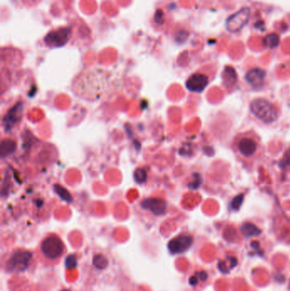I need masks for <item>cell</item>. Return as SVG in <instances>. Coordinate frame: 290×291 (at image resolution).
<instances>
[{
  "instance_id": "4fadbf2b",
  "label": "cell",
  "mask_w": 290,
  "mask_h": 291,
  "mask_svg": "<svg viewBox=\"0 0 290 291\" xmlns=\"http://www.w3.org/2000/svg\"><path fill=\"white\" fill-rule=\"evenodd\" d=\"M15 142L11 140H5L1 144V156L2 158H5L6 156L10 155L14 153L15 150Z\"/></svg>"
},
{
  "instance_id": "8992f818",
  "label": "cell",
  "mask_w": 290,
  "mask_h": 291,
  "mask_svg": "<svg viewBox=\"0 0 290 291\" xmlns=\"http://www.w3.org/2000/svg\"><path fill=\"white\" fill-rule=\"evenodd\" d=\"M250 15V10L248 8H243L242 10L233 14L226 22V28L230 32L240 31L247 23Z\"/></svg>"
},
{
  "instance_id": "5bb4252c",
  "label": "cell",
  "mask_w": 290,
  "mask_h": 291,
  "mask_svg": "<svg viewBox=\"0 0 290 291\" xmlns=\"http://www.w3.org/2000/svg\"><path fill=\"white\" fill-rule=\"evenodd\" d=\"M54 188H55V192L58 193L60 197H62V199H64L65 201H68V202L72 201V197H71V195L68 193L67 189H65L64 188L58 185L55 186Z\"/></svg>"
},
{
  "instance_id": "7c38bea8",
  "label": "cell",
  "mask_w": 290,
  "mask_h": 291,
  "mask_svg": "<svg viewBox=\"0 0 290 291\" xmlns=\"http://www.w3.org/2000/svg\"><path fill=\"white\" fill-rule=\"evenodd\" d=\"M264 77H265V72H263L262 70L254 69L248 72L246 79L252 85H259L262 83Z\"/></svg>"
},
{
  "instance_id": "5b68a950",
  "label": "cell",
  "mask_w": 290,
  "mask_h": 291,
  "mask_svg": "<svg viewBox=\"0 0 290 291\" xmlns=\"http://www.w3.org/2000/svg\"><path fill=\"white\" fill-rule=\"evenodd\" d=\"M32 254L27 250H17L13 253L6 262L8 271H23L28 268L32 260Z\"/></svg>"
},
{
  "instance_id": "3957f363",
  "label": "cell",
  "mask_w": 290,
  "mask_h": 291,
  "mask_svg": "<svg viewBox=\"0 0 290 291\" xmlns=\"http://www.w3.org/2000/svg\"><path fill=\"white\" fill-rule=\"evenodd\" d=\"M252 115L265 124L275 123L281 115L280 107L265 98H256L249 104Z\"/></svg>"
},
{
  "instance_id": "277c9868",
  "label": "cell",
  "mask_w": 290,
  "mask_h": 291,
  "mask_svg": "<svg viewBox=\"0 0 290 291\" xmlns=\"http://www.w3.org/2000/svg\"><path fill=\"white\" fill-rule=\"evenodd\" d=\"M65 245L62 240L55 235H51L43 240L40 245V251L42 257L48 262H55L65 253Z\"/></svg>"
},
{
  "instance_id": "52a82bcc",
  "label": "cell",
  "mask_w": 290,
  "mask_h": 291,
  "mask_svg": "<svg viewBox=\"0 0 290 291\" xmlns=\"http://www.w3.org/2000/svg\"><path fill=\"white\" fill-rule=\"evenodd\" d=\"M71 29L68 27L59 28V29L50 32L45 37V42L52 47H61L67 44L71 37Z\"/></svg>"
},
{
  "instance_id": "6da1fadb",
  "label": "cell",
  "mask_w": 290,
  "mask_h": 291,
  "mask_svg": "<svg viewBox=\"0 0 290 291\" xmlns=\"http://www.w3.org/2000/svg\"><path fill=\"white\" fill-rule=\"evenodd\" d=\"M112 85L113 82L109 72L102 69L89 70L76 79L74 92L85 98H100L108 94Z\"/></svg>"
},
{
  "instance_id": "7a4b0ae2",
  "label": "cell",
  "mask_w": 290,
  "mask_h": 291,
  "mask_svg": "<svg viewBox=\"0 0 290 291\" xmlns=\"http://www.w3.org/2000/svg\"><path fill=\"white\" fill-rule=\"evenodd\" d=\"M231 150L237 159L248 168L256 166L265 152L261 136L252 130L236 135L231 141Z\"/></svg>"
},
{
  "instance_id": "8fae6325",
  "label": "cell",
  "mask_w": 290,
  "mask_h": 291,
  "mask_svg": "<svg viewBox=\"0 0 290 291\" xmlns=\"http://www.w3.org/2000/svg\"><path fill=\"white\" fill-rule=\"evenodd\" d=\"M142 207L148 210L154 215H163L166 210V203L164 200L157 198H148L142 203Z\"/></svg>"
},
{
  "instance_id": "9c48e42d",
  "label": "cell",
  "mask_w": 290,
  "mask_h": 291,
  "mask_svg": "<svg viewBox=\"0 0 290 291\" xmlns=\"http://www.w3.org/2000/svg\"><path fill=\"white\" fill-rule=\"evenodd\" d=\"M192 237L190 235L181 234L175 238L169 244V249L173 254H179L186 251L192 244Z\"/></svg>"
},
{
  "instance_id": "ba28073f",
  "label": "cell",
  "mask_w": 290,
  "mask_h": 291,
  "mask_svg": "<svg viewBox=\"0 0 290 291\" xmlns=\"http://www.w3.org/2000/svg\"><path fill=\"white\" fill-rule=\"evenodd\" d=\"M209 79L208 75L201 72L192 74L186 81V88L191 92L200 93L208 86Z\"/></svg>"
},
{
  "instance_id": "9a60e30c",
  "label": "cell",
  "mask_w": 290,
  "mask_h": 291,
  "mask_svg": "<svg viewBox=\"0 0 290 291\" xmlns=\"http://www.w3.org/2000/svg\"><path fill=\"white\" fill-rule=\"evenodd\" d=\"M134 177L137 183H143L146 181L147 175L143 169H137L134 172Z\"/></svg>"
},
{
  "instance_id": "30bf717a",
  "label": "cell",
  "mask_w": 290,
  "mask_h": 291,
  "mask_svg": "<svg viewBox=\"0 0 290 291\" xmlns=\"http://www.w3.org/2000/svg\"><path fill=\"white\" fill-rule=\"evenodd\" d=\"M23 114V104L18 103L13 106L10 111L8 112L6 116L4 119V124L7 131H10L15 123L20 121Z\"/></svg>"
}]
</instances>
